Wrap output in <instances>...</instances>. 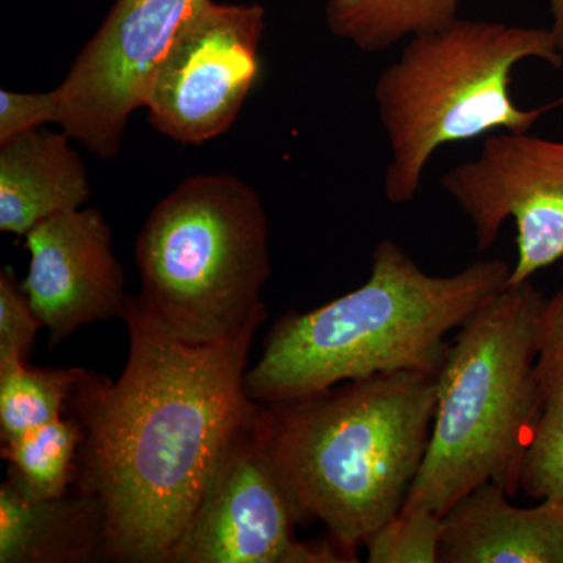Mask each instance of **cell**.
Segmentation results:
<instances>
[{
    "label": "cell",
    "instance_id": "cell-1",
    "mask_svg": "<svg viewBox=\"0 0 563 563\" xmlns=\"http://www.w3.org/2000/svg\"><path fill=\"white\" fill-rule=\"evenodd\" d=\"M120 379L81 372L68 407L84 429L74 490L98 499L107 561L173 563L236 433L261 412L247 396L252 324L225 342L163 331L131 296Z\"/></svg>",
    "mask_w": 563,
    "mask_h": 563
},
{
    "label": "cell",
    "instance_id": "cell-2",
    "mask_svg": "<svg viewBox=\"0 0 563 563\" xmlns=\"http://www.w3.org/2000/svg\"><path fill=\"white\" fill-rule=\"evenodd\" d=\"M510 272L504 261H477L453 276H431L385 239L365 284L274 322L261 358L244 376L247 396L269 406L379 374L437 376L450 332L503 291Z\"/></svg>",
    "mask_w": 563,
    "mask_h": 563
},
{
    "label": "cell",
    "instance_id": "cell-3",
    "mask_svg": "<svg viewBox=\"0 0 563 563\" xmlns=\"http://www.w3.org/2000/svg\"><path fill=\"white\" fill-rule=\"evenodd\" d=\"M437 406V376L402 372L350 380L263 412L277 468L303 520L325 526L352 562L401 512Z\"/></svg>",
    "mask_w": 563,
    "mask_h": 563
},
{
    "label": "cell",
    "instance_id": "cell-4",
    "mask_svg": "<svg viewBox=\"0 0 563 563\" xmlns=\"http://www.w3.org/2000/svg\"><path fill=\"white\" fill-rule=\"evenodd\" d=\"M547 296L531 280L507 285L451 340L437 373L431 439L402 510L443 517L474 488L510 498L540 410L536 358Z\"/></svg>",
    "mask_w": 563,
    "mask_h": 563
},
{
    "label": "cell",
    "instance_id": "cell-5",
    "mask_svg": "<svg viewBox=\"0 0 563 563\" xmlns=\"http://www.w3.org/2000/svg\"><path fill=\"white\" fill-rule=\"evenodd\" d=\"M526 58L563 66L553 29L520 27L459 18L450 27L407 40L398 60L374 87L390 163L384 196L393 206L412 202L426 166L444 144L492 132H531L563 99L523 110L512 98L514 69Z\"/></svg>",
    "mask_w": 563,
    "mask_h": 563
},
{
    "label": "cell",
    "instance_id": "cell-6",
    "mask_svg": "<svg viewBox=\"0 0 563 563\" xmlns=\"http://www.w3.org/2000/svg\"><path fill=\"white\" fill-rule=\"evenodd\" d=\"M135 254L136 301L181 342H225L268 317V217L261 195L232 174L181 180L152 209Z\"/></svg>",
    "mask_w": 563,
    "mask_h": 563
},
{
    "label": "cell",
    "instance_id": "cell-7",
    "mask_svg": "<svg viewBox=\"0 0 563 563\" xmlns=\"http://www.w3.org/2000/svg\"><path fill=\"white\" fill-rule=\"evenodd\" d=\"M265 404L236 433L173 563H351L329 537L296 539L303 521L269 450Z\"/></svg>",
    "mask_w": 563,
    "mask_h": 563
},
{
    "label": "cell",
    "instance_id": "cell-8",
    "mask_svg": "<svg viewBox=\"0 0 563 563\" xmlns=\"http://www.w3.org/2000/svg\"><path fill=\"white\" fill-rule=\"evenodd\" d=\"M207 0H117L57 88L58 124L102 161L120 154L129 121L185 22Z\"/></svg>",
    "mask_w": 563,
    "mask_h": 563
},
{
    "label": "cell",
    "instance_id": "cell-9",
    "mask_svg": "<svg viewBox=\"0 0 563 563\" xmlns=\"http://www.w3.org/2000/svg\"><path fill=\"white\" fill-rule=\"evenodd\" d=\"M265 9L207 0L166 52L147 98L155 131L198 144L232 128L261 77Z\"/></svg>",
    "mask_w": 563,
    "mask_h": 563
},
{
    "label": "cell",
    "instance_id": "cell-10",
    "mask_svg": "<svg viewBox=\"0 0 563 563\" xmlns=\"http://www.w3.org/2000/svg\"><path fill=\"white\" fill-rule=\"evenodd\" d=\"M440 185L472 222L479 251L492 247L512 218L517 262L507 285L562 261L563 141L531 132L487 136L477 158L455 165Z\"/></svg>",
    "mask_w": 563,
    "mask_h": 563
},
{
    "label": "cell",
    "instance_id": "cell-11",
    "mask_svg": "<svg viewBox=\"0 0 563 563\" xmlns=\"http://www.w3.org/2000/svg\"><path fill=\"white\" fill-rule=\"evenodd\" d=\"M29 272L21 282L51 346L92 322L122 318L131 296L102 211H65L27 232Z\"/></svg>",
    "mask_w": 563,
    "mask_h": 563
},
{
    "label": "cell",
    "instance_id": "cell-12",
    "mask_svg": "<svg viewBox=\"0 0 563 563\" xmlns=\"http://www.w3.org/2000/svg\"><path fill=\"white\" fill-rule=\"evenodd\" d=\"M495 483L443 515L439 563H563V496L518 507Z\"/></svg>",
    "mask_w": 563,
    "mask_h": 563
},
{
    "label": "cell",
    "instance_id": "cell-13",
    "mask_svg": "<svg viewBox=\"0 0 563 563\" xmlns=\"http://www.w3.org/2000/svg\"><path fill=\"white\" fill-rule=\"evenodd\" d=\"M70 140L43 125L0 143V231L25 236L90 201L87 166Z\"/></svg>",
    "mask_w": 563,
    "mask_h": 563
},
{
    "label": "cell",
    "instance_id": "cell-14",
    "mask_svg": "<svg viewBox=\"0 0 563 563\" xmlns=\"http://www.w3.org/2000/svg\"><path fill=\"white\" fill-rule=\"evenodd\" d=\"M107 561L106 523L98 499L74 490L32 499L9 479L0 485V563Z\"/></svg>",
    "mask_w": 563,
    "mask_h": 563
},
{
    "label": "cell",
    "instance_id": "cell-15",
    "mask_svg": "<svg viewBox=\"0 0 563 563\" xmlns=\"http://www.w3.org/2000/svg\"><path fill=\"white\" fill-rule=\"evenodd\" d=\"M540 410L526 454L521 488L542 501L563 496V282L543 302L536 358Z\"/></svg>",
    "mask_w": 563,
    "mask_h": 563
},
{
    "label": "cell",
    "instance_id": "cell-16",
    "mask_svg": "<svg viewBox=\"0 0 563 563\" xmlns=\"http://www.w3.org/2000/svg\"><path fill=\"white\" fill-rule=\"evenodd\" d=\"M459 7L461 0H329L325 22L336 38L377 54L450 27L459 20Z\"/></svg>",
    "mask_w": 563,
    "mask_h": 563
},
{
    "label": "cell",
    "instance_id": "cell-17",
    "mask_svg": "<svg viewBox=\"0 0 563 563\" xmlns=\"http://www.w3.org/2000/svg\"><path fill=\"white\" fill-rule=\"evenodd\" d=\"M84 429L76 417L58 418L2 443L7 479L32 499L62 498L74 485Z\"/></svg>",
    "mask_w": 563,
    "mask_h": 563
},
{
    "label": "cell",
    "instance_id": "cell-18",
    "mask_svg": "<svg viewBox=\"0 0 563 563\" xmlns=\"http://www.w3.org/2000/svg\"><path fill=\"white\" fill-rule=\"evenodd\" d=\"M80 368H29L27 363L0 368V440L20 439L63 417L79 383Z\"/></svg>",
    "mask_w": 563,
    "mask_h": 563
},
{
    "label": "cell",
    "instance_id": "cell-19",
    "mask_svg": "<svg viewBox=\"0 0 563 563\" xmlns=\"http://www.w3.org/2000/svg\"><path fill=\"white\" fill-rule=\"evenodd\" d=\"M443 520L428 510H401L366 540L369 563H439Z\"/></svg>",
    "mask_w": 563,
    "mask_h": 563
},
{
    "label": "cell",
    "instance_id": "cell-20",
    "mask_svg": "<svg viewBox=\"0 0 563 563\" xmlns=\"http://www.w3.org/2000/svg\"><path fill=\"white\" fill-rule=\"evenodd\" d=\"M43 328L11 266L0 272V368L27 363Z\"/></svg>",
    "mask_w": 563,
    "mask_h": 563
},
{
    "label": "cell",
    "instance_id": "cell-21",
    "mask_svg": "<svg viewBox=\"0 0 563 563\" xmlns=\"http://www.w3.org/2000/svg\"><path fill=\"white\" fill-rule=\"evenodd\" d=\"M58 122L57 92L0 90V143Z\"/></svg>",
    "mask_w": 563,
    "mask_h": 563
},
{
    "label": "cell",
    "instance_id": "cell-22",
    "mask_svg": "<svg viewBox=\"0 0 563 563\" xmlns=\"http://www.w3.org/2000/svg\"><path fill=\"white\" fill-rule=\"evenodd\" d=\"M551 11L555 24L563 25V0H551Z\"/></svg>",
    "mask_w": 563,
    "mask_h": 563
}]
</instances>
